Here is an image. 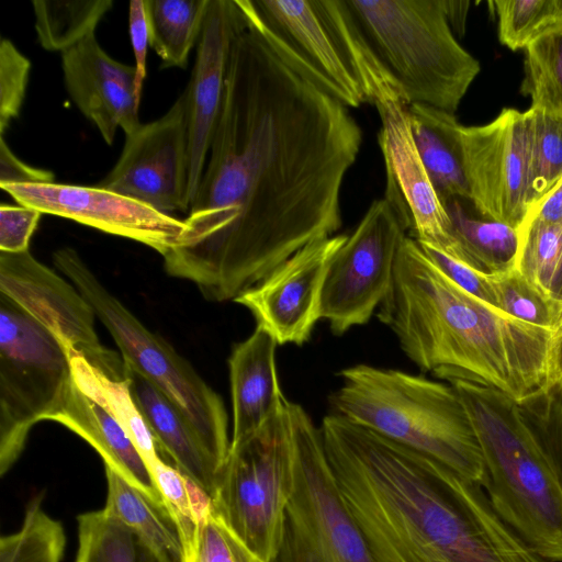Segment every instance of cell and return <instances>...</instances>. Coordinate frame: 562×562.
<instances>
[{
	"label": "cell",
	"instance_id": "cell-1",
	"mask_svg": "<svg viewBox=\"0 0 562 562\" xmlns=\"http://www.w3.org/2000/svg\"><path fill=\"white\" fill-rule=\"evenodd\" d=\"M363 142L349 108L289 68L247 26L229 58L205 168L164 268L235 301L311 243L337 235Z\"/></svg>",
	"mask_w": 562,
	"mask_h": 562
},
{
	"label": "cell",
	"instance_id": "cell-6",
	"mask_svg": "<svg viewBox=\"0 0 562 562\" xmlns=\"http://www.w3.org/2000/svg\"><path fill=\"white\" fill-rule=\"evenodd\" d=\"M248 26L294 72L347 108L402 98L347 0H237Z\"/></svg>",
	"mask_w": 562,
	"mask_h": 562
},
{
	"label": "cell",
	"instance_id": "cell-33",
	"mask_svg": "<svg viewBox=\"0 0 562 562\" xmlns=\"http://www.w3.org/2000/svg\"><path fill=\"white\" fill-rule=\"evenodd\" d=\"M528 112L530 148L527 212L562 176V120L533 108Z\"/></svg>",
	"mask_w": 562,
	"mask_h": 562
},
{
	"label": "cell",
	"instance_id": "cell-13",
	"mask_svg": "<svg viewBox=\"0 0 562 562\" xmlns=\"http://www.w3.org/2000/svg\"><path fill=\"white\" fill-rule=\"evenodd\" d=\"M459 135L469 201L482 218L517 229L527 213L529 112L506 108Z\"/></svg>",
	"mask_w": 562,
	"mask_h": 562
},
{
	"label": "cell",
	"instance_id": "cell-36",
	"mask_svg": "<svg viewBox=\"0 0 562 562\" xmlns=\"http://www.w3.org/2000/svg\"><path fill=\"white\" fill-rule=\"evenodd\" d=\"M515 269L550 295V284L562 251V222L521 224ZM551 296V295H550Z\"/></svg>",
	"mask_w": 562,
	"mask_h": 562
},
{
	"label": "cell",
	"instance_id": "cell-31",
	"mask_svg": "<svg viewBox=\"0 0 562 562\" xmlns=\"http://www.w3.org/2000/svg\"><path fill=\"white\" fill-rule=\"evenodd\" d=\"M497 308L521 322L558 330L562 322V302L532 284L517 269L487 274Z\"/></svg>",
	"mask_w": 562,
	"mask_h": 562
},
{
	"label": "cell",
	"instance_id": "cell-28",
	"mask_svg": "<svg viewBox=\"0 0 562 562\" xmlns=\"http://www.w3.org/2000/svg\"><path fill=\"white\" fill-rule=\"evenodd\" d=\"M210 0H145L150 46L160 68L187 66L198 44Z\"/></svg>",
	"mask_w": 562,
	"mask_h": 562
},
{
	"label": "cell",
	"instance_id": "cell-43",
	"mask_svg": "<svg viewBox=\"0 0 562 562\" xmlns=\"http://www.w3.org/2000/svg\"><path fill=\"white\" fill-rule=\"evenodd\" d=\"M128 33L135 57L137 89L142 93L146 77L147 48L150 45L145 0H134L128 3Z\"/></svg>",
	"mask_w": 562,
	"mask_h": 562
},
{
	"label": "cell",
	"instance_id": "cell-42",
	"mask_svg": "<svg viewBox=\"0 0 562 562\" xmlns=\"http://www.w3.org/2000/svg\"><path fill=\"white\" fill-rule=\"evenodd\" d=\"M420 245V244H419ZM430 259L459 286L497 308L496 299L487 274L459 261L442 251L420 245Z\"/></svg>",
	"mask_w": 562,
	"mask_h": 562
},
{
	"label": "cell",
	"instance_id": "cell-32",
	"mask_svg": "<svg viewBox=\"0 0 562 562\" xmlns=\"http://www.w3.org/2000/svg\"><path fill=\"white\" fill-rule=\"evenodd\" d=\"M42 497L29 504L16 532L0 539V562H60L66 537L58 520L41 507Z\"/></svg>",
	"mask_w": 562,
	"mask_h": 562
},
{
	"label": "cell",
	"instance_id": "cell-41",
	"mask_svg": "<svg viewBox=\"0 0 562 562\" xmlns=\"http://www.w3.org/2000/svg\"><path fill=\"white\" fill-rule=\"evenodd\" d=\"M42 213L24 205L0 206V251L19 254L29 250V243Z\"/></svg>",
	"mask_w": 562,
	"mask_h": 562
},
{
	"label": "cell",
	"instance_id": "cell-35",
	"mask_svg": "<svg viewBox=\"0 0 562 562\" xmlns=\"http://www.w3.org/2000/svg\"><path fill=\"white\" fill-rule=\"evenodd\" d=\"M78 544L75 562H138L136 537L103 510L78 517Z\"/></svg>",
	"mask_w": 562,
	"mask_h": 562
},
{
	"label": "cell",
	"instance_id": "cell-8",
	"mask_svg": "<svg viewBox=\"0 0 562 562\" xmlns=\"http://www.w3.org/2000/svg\"><path fill=\"white\" fill-rule=\"evenodd\" d=\"M53 261L92 306L126 364L150 381L180 411L222 471L231 450L222 397L171 345L145 327L101 283L75 249H57Z\"/></svg>",
	"mask_w": 562,
	"mask_h": 562
},
{
	"label": "cell",
	"instance_id": "cell-10",
	"mask_svg": "<svg viewBox=\"0 0 562 562\" xmlns=\"http://www.w3.org/2000/svg\"><path fill=\"white\" fill-rule=\"evenodd\" d=\"M294 484L271 562H375L328 462L321 429L292 404Z\"/></svg>",
	"mask_w": 562,
	"mask_h": 562
},
{
	"label": "cell",
	"instance_id": "cell-21",
	"mask_svg": "<svg viewBox=\"0 0 562 562\" xmlns=\"http://www.w3.org/2000/svg\"><path fill=\"white\" fill-rule=\"evenodd\" d=\"M278 344L263 328L236 344L228 359L233 412L231 446L257 432L282 406L285 396L276 363Z\"/></svg>",
	"mask_w": 562,
	"mask_h": 562
},
{
	"label": "cell",
	"instance_id": "cell-17",
	"mask_svg": "<svg viewBox=\"0 0 562 562\" xmlns=\"http://www.w3.org/2000/svg\"><path fill=\"white\" fill-rule=\"evenodd\" d=\"M20 205L142 243L164 256L179 241L184 222L114 191L67 183L1 187Z\"/></svg>",
	"mask_w": 562,
	"mask_h": 562
},
{
	"label": "cell",
	"instance_id": "cell-15",
	"mask_svg": "<svg viewBox=\"0 0 562 562\" xmlns=\"http://www.w3.org/2000/svg\"><path fill=\"white\" fill-rule=\"evenodd\" d=\"M0 293L45 326L65 347L81 353L92 366L119 379L127 375L121 353L101 345L95 313L67 280L26 250L0 251Z\"/></svg>",
	"mask_w": 562,
	"mask_h": 562
},
{
	"label": "cell",
	"instance_id": "cell-38",
	"mask_svg": "<svg viewBox=\"0 0 562 562\" xmlns=\"http://www.w3.org/2000/svg\"><path fill=\"white\" fill-rule=\"evenodd\" d=\"M187 562H266L226 524L214 506L200 522Z\"/></svg>",
	"mask_w": 562,
	"mask_h": 562
},
{
	"label": "cell",
	"instance_id": "cell-2",
	"mask_svg": "<svg viewBox=\"0 0 562 562\" xmlns=\"http://www.w3.org/2000/svg\"><path fill=\"white\" fill-rule=\"evenodd\" d=\"M319 429L375 562H547L481 485L338 415H326Z\"/></svg>",
	"mask_w": 562,
	"mask_h": 562
},
{
	"label": "cell",
	"instance_id": "cell-11",
	"mask_svg": "<svg viewBox=\"0 0 562 562\" xmlns=\"http://www.w3.org/2000/svg\"><path fill=\"white\" fill-rule=\"evenodd\" d=\"M71 380L64 345L0 293V474L21 456L31 428L59 405Z\"/></svg>",
	"mask_w": 562,
	"mask_h": 562
},
{
	"label": "cell",
	"instance_id": "cell-37",
	"mask_svg": "<svg viewBox=\"0 0 562 562\" xmlns=\"http://www.w3.org/2000/svg\"><path fill=\"white\" fill-rule=\"evenodd\" d=\"M149 471L177 529L183 562H187L193 552L201 522L191 501L189 477L161 458L151 465Z\"/></svg>",
	"mask_w": 562,
	"mask_h": 562
},
{
	"label": "cell",
	"instance_id": "cell-5",
	"mask_svg": "<svg viewBox=\"0 0 562 562\" xmlns=\"http://www.w3.org/2000/svg\"><path fill=\"white\" fill-rule=\"evenodd\" d=\"M331 414L363 426L483 487L485 470L453 386L395 369L357 364L339 372Z\"/></svg>",
	"mask_w": 562,
	"mask_h": 562
},
{
	"label": "cell",
	"instance_id": "cell-3",
	"mask_svg": "<svg viewBox=\"0 0 562 562\" xmlns=\"http://www.w3.org/2000/svg\"><path fill=\"white\" fill-rule=\"evenodd\" d=\"M376 315L406 357L439 379L480 383L522 405L557 389L554 331L470 294L409 236Z\"/></svg>",
	"mask_w": 562,
	"mask_h": 562
},
{
	"label": "cell",
	"instance_id": "cell-27",
	"mask_svg": "<svg viewBox=\"0 0 562 562\" xmlns=\"http://www.w3.org/2000/svg\"><path fill=\"white\" fill-rule=\"evenodd\" d=\"M445 207L467 265L488 274L515 268L519 247L516 228L473 217L460 200L448 201Z\"/></svg>",
	"mask_w": 562,
	"mask_h": 562
},
{
	"label": "cell",
	"instance_id": "cell-48",
	"mask_svg": "<svg viewBox=\"0 0 562 562\" xmlns=\"http://www.w3.org/2000/svg\"><path fill=\"white\" fill-rule=\"evenodd\" d=\"M554 349L557 361L558 387L562 390V322L554 333Z\"/></svg>",
	"mask_w": 562,
	"mask_h": 562
},
{
	"label": "cell",
	"instance_id": "cell-24",
	"mask_svg": "<svg viewBox=\"0 0 562 562\" xmlns=\"http://www.w3.org/2000/svg\"><path fill=\"white\" fill-rule=\"evenodd\" d=\"M408 115L417 151L442 203L469 201L459 135L461 124L454 113L414 103L408 105Z\"/></svg>",
	"mask_w": 562,
	"mask_h": 562
},
{
	"label": "cell",
	"instance_id": "cell-47",
	"mask_svg": "<svg viewBox=\"0 0 562 562\" xmlns=\"http://www.w3.org/2000/svg\"><path fill=\"white\" fill-rule=\"evenodd\" d=\"M550 295L559 302H562V251L550 284Z\"/></svg>",
	"mask_w": 562,
	"mask_h": 562
},
{
	"label": "cell",
	"instance_id": "cell-29",
	"mask_svg": "<svg viewBox=\"0 0 562 562\" xmlns=\"http://www.w3.org/2000/svg\"><path fill=\"white\" fill-rule=\"evenodd\" d=\"M35 30L41 46L64 53L94 35L97 25L112 8V0H33Z\"/></svg>",
	"mask_w": 562,
	"mask_h": 562
},
{
	"label": "cell",
	"instance_id": "cell-18",
	"mask_svg": "<svg viewBox=\"0 0 562 562\" xmlns=\"http://www.w3.org/2000/svg\"><path fill=\"white\" fill-rule=\"evenodd\" d=\"M348 235L337 234L300 249L234 302L250 311L278 346H302L322 318V293L329 266Z\"/></svg>",
	"mask_w": 562,
	"mask_h": 562
},
{
	"label": "cell",
	"instance_id": "cell-40",
	"mask_svg": "<svg viewBox=\"0 0 562 562\" xmlns=\"http://www.w3.org/2000/svg\"><path fill=\"white\" fill-rule=\"evenodd\" d=\"M550 457L562 487V390L524 404Z\"/></svg>",
	"mask_w": 562,
	"mask_h": 562
},
{
	"label": "cell",
	"instance_id": "cell-26",
	"mask_svg": "<svg viewBox=\"0 0 562 562\" xmlns=\"http://www.w3.org/2000/svg\"><path fill=\"white\" fill-rule=\"evenodd\" d=\"M66 351L69 356L72 381L87 396L119 422L149 470L161 456L150 429L132 397L128 379L111 376L92 366L78 351L72 349H66Z\"/></svg>",
	"mask_w": 562,
	"mask_h": 562
},
{
	"label": "cell",
	"instance_id": "cell-14",
	"mask_svg": "<svg viewBox=\"0 0 562 562\" xmlns=\"http://www.w3.org/2000/svg\"><path fill=\"white\" fill-rule=\"evenodd\" d=\"M122 153L97 184L166 214L189 212V136L186 95L159 119L125 135Z\"/></svg>",
	"mask_w": 562,
	"mask_h": 562
},
{
	"label": "cell",
	"instance_id": "cell-22",
	"mask_svg": "<svg viewBox=\"0 0 562 562\" xmlns=\"http://www.w3.org/2000/svg\"><path fill=\"white\" fill-rule=\"evenodd\" d=\"M47 420L57 422L85 439L104 465L159 505L162 497L140 453L119 422L72 381ZM166 508V507H165Z\"/></svg>",
	"mask_w": 562,
	"mask_h": 562
},
{
	"label": "cell",
	"instance_id": "cell-44",
	"mask_svg": "<svg viewBox=\"0 0 562 562\" xmlns=\"http://www.w3.org/2000/svg\"><path fill=\"white\" fill-rule=\"evenodd\" d=\"M55 176L52 171L31 167L20 160L0 137V187L5 184L50 183Z\"/></svg>",
	"mask_w": 562,
	"mask_h": 562
},
{
	"label": "cell",
	"instance_id": "cell-20",
	"mask_svg": "<svg viewBox=\"0 0 562 562\" xmlns=\"http://www.w3.org/2000/svg\"><path fill=\"white\" fill-rule=\"evenodd\" d=\"M61 69L70 98L106 144L117 128L130 135L142 125L135 66L109 56L95 35L61 53Z\"/></svg>",
	"mask_w": 562,
	"mask_h": 562
},
{
	"label": "cell",
	"instance_id": "cell-23",
	"mask_svg": "<svg viewBox=\"0 0 562 562\" xmlns=\"http://www.w3.org/2000/svg\"><path fill=\"white\" fill-rule=\"evenodd\" d=\"M127 379L132 397L158 445L161 458L168 457L173 467L212 498L221 470L189 422L158 387L128 366Z\"/></svg>",
	"mask_w": 562,
	"mask_h": 562
},
{
	"label": "cell",
	"instance_id": "cell-19",
	"mask_svg": "<svg viewBox=\"0 0 562 562\" xmlns=\"http://www.w3.org/2000/svg\"><path fill=\"white\" fill-rule=\"evenodd\" d=\"M248 26L237 0H210L189 85L184 89L189 136L191 204L202 178L221 112L229 58L237 36Z\"/></svg>",
	"mask_w": 562,
	"mask_h": 562
},
{
	"label": "cell",
	"instance_id": "cell-7",
	"mask_svg": "<svg viewBox=\"0 0 562 562\" xmlns=\"http://www.w3.org/2000/svg\"><path fill=\"white\" fill-rule=\"evenodd\" d=\"M347 3L407 105L454 113L481 66L457 41L442 0Z\"/></svg>",
	"mask_w": 562,
	"mask_h": 562
},
{
	"label": "cell",
	"instance_id": "cell-25",
	"mask_svg": "<svg viewBox=\"0 0 562 562\" xmlns=\"http://www.w3.org/2000/svg\"><path fill=\"white\" fill-rule=\"evenodd\" d=\"M105 476L104 514L124 525L155 562H183L181 542L167 509L109 467Z\"/></svg>",
	"mask_w": 562,
	"mask_h": 562
},
{
	"label": "cell",
	"instance_id": "cell-16",
	"mask_svg": "<svg viewBox=\"0 0 562 562\" xmlns=\"http://www.w3.org/2000/svg\"><path fill=\"white\" fill-rule=\"evenodd\" d=\"M375 109L381 120L378 143L385 166L383 199L409 237L465 263L445 204L417 151L407 103L396 98Z\"/></svg>",
	"mask_w": 562,
	"mask_h": 562
},
{
	"label": "cell",
	"instance_id": "cell-30",
	"mask_svg": "<svg viewBox=\"0 0 562 562\" xmlns=\"http://www.w3.org/2000/svg\"><path fill=\"white\" fill-rule=\"evenodd\" d=\"M520 93L531 106L562 120V23L547 30L525 48Z\"/></svg>",
	"mask_w": 562,
	"mask_h": 562
},
{
	"label": "cell",
	"instance_id": "cell-12",
	"mask_svg": "<svg viewBox=\"0 0 562 562\" xmlns=\"http://www.w3.org/2000/svg\"><path fill=\"white\" fill-rule=\"evenodd\" d=\"M407 232L382 198L374 200L336 252L323 288L322 318L340 336L367 324L389 293Z\"/></svg>",
	"mask_w": 562,
	"mask_h": 562
},
{
	"label": "cell",
	"instance_id": "cell-9",
	"mask_svg": "<svg viewBox=\"0 0 562 562\" xmlns=\"http://www.w3.org/2000/svg\"><path fill=\"white\" fill-rule=\"evenodd\" d=\"M292 404L285 398L257 432L231 446L212 497L220 516L266 562L280 547L293 491Z\"/></svg>",
	"mask_w": 562,
	"mask_h": 562
},
{
	"label": "cell",
	"instance_id": "cell-45",
	"mask_svg": "<svg viewBox=\"0 0 562 562\" xmlns=\"http://www.w3.org/2000/svg\"><path fill=\"white\" fill-rule=\"evenodd\" d=\"M530 222H562V176L552 189L529 209L521 224Z\"/></svg>",
	"mask_w": 562,
	"mask_h": 562
},
{
	"label": "cell",
	"instance_id": "cell-39",
	"mask_svg": "<svg viewBox=\"0 0 562 562\" xmlns=\"http://www.w3.org/2000/svg\"><path fill=\"white\" fill-rule=\"evenodd\" d=\"M30 60L8 38L0 43V134L15 119L25 97Z\"/></svg>",
	"mask_w": 562,
	"mask_h": 562
},
{
	"label": "cell",
	"instance_id": "cell-4",
	"mask_svg": "<svg viewBox=\"0 0 562 562\" xmlns=\"http://www.w3.org/2000/svg\"><path fill=\"white\" fill-rule=\"evenodd\" d=\"M449 383L475 432L493 508L543 560L562 562V487L527 408L480 383Z\"/></svg>",
	"mask_w": 562,
	"mask_h": 562
},
{
	"label": "cell",
	"instance_id": "cell-34",
	"mask_svg": "<svg viewBox=\"0 0 562 562\" xmlns=\"http://www.w3.org/2000/svg\"><path fill=\"white\" fill-rule=\"evenodd\" d=\"M498 40L512 50L525 49L547 30L562 23V0H494Z\"/></svg>",
	"mask_w": 562,
	"mask_h": 562
},
{
	"label": "cell",
	"instance_id": "cell-46",
	"mask_svg": "<svg viewBox=\"0 0 562 562\" xmlns=\"http://www.w3.org/2000/svg\"><path fill=\"white\" fill-rule=\"evenodd\" d=\"M445 14L453 33L462 35L469 12V1L442 0Z\"/></svg>",
	"mask_w": 562,
	"mask_h": 562
}]
</instances>
